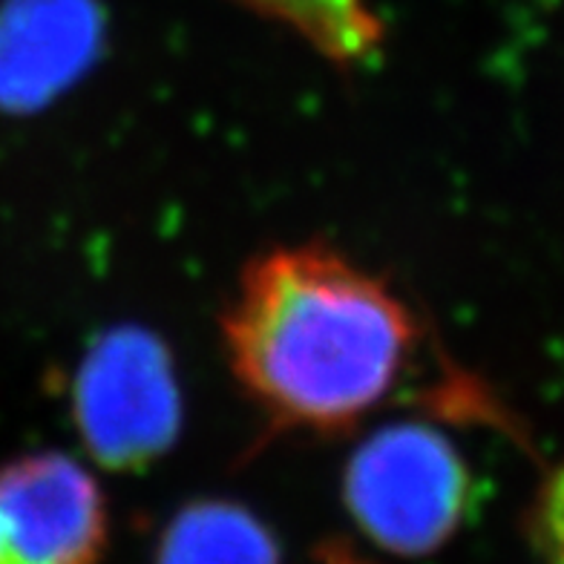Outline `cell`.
Segmentation results:
<instances>
[{"instance_id":"ba28073f","label":"cell","mask_w":564,"mask_h":564,"mask_svg":"<svg viewBox=\"0 0 564 564\" xmlns=\"http://www.w3.org/2000/svg\"><path fill=\"white\" fill-rule=\"evenodd\" d=\"M528 533L544 564H564V460L535 492Z\"/></svg>"},{"instance_id":"8992f818","label":"cell","mask_w":564,"mask_h":564,"mask_svg":"<svg viewBox=\"0 0 564 564\" xmlns=\"http://www.w3.org/2000/svg\"><path fill=\"white\" fill-rule=\"evenodd\" d=\"M156 564H280V547L246 507L194 501L164 530Z\"/></svg>"},{"instance_id":"9c48e42d","label":"cell","mask_w":564,"mask_h":564,"mask_svg":"<svg viewBox=\"0 0 564 564\" xmlns=\"http://www.w3.org/2000/svg\"><path fill=\"white\" fill-rule=\"evenodd\" d=\"M323 562L326 564H360L357 558H351L349 550L340 547V544H328V547L323 550Z\"/></svg>"},{"instance_id":"3957f363","label":"cell","mask_w":564,"mask_h":564,"mask_svg":"<svg viewBox=\"0 0 564 564\" xmlns=\"http://www.w3.org/2000/svg\"><path fill=\"white\" fill-rule=\"evenodd\" d=\"M75 430L110 469L162 458L182 426V392L171 351L153 332L116 326L84 355L73 383Z\"/></svg>"},{"instance_id":"277c9868","label":"cell","mask_w":564,"mask_h":564,"mask_svg":"<svg viewBox=\"0 0 564 564\" xmlns=\"http://www.w3.org/2000/svg\"><path fill=\"white\" fill-rule=\"evenodd\" d=\"M107 507L96 478L64 453L0 467V564H96Z\"/></svg>"},{"instance_id":"7a4b0ae2","label":"cell","mask_w":564,"mask_h":564,"mask_svg":"<svg viewBox=\"0 0 564 564\" xmlns=\"http://www.w3.org/2000/svg\"><path fill=\"white\" fill-rule=\"evenodd\" d=\"M343 496L357 528L398 556H430L460 530L473 481L464 455L430 423H389L349 458Z\"/></svg>"},{"instance_id":"6da1fadb","label":"cell","mask_w":564,"mask_h":564,"mask_svg":"<svg viewBox=\"0 0 564 564\" xmlns=\"http://www.w3.org/2000/svg\"><path fill=\"white\" fill-rule=\"evenodd\" d=\"M223 337L239 387L276 426L337 432L398 389L417 328L387 282L300 246L248 265Z\"/></svg>"},{"instance_id":"5b68a950","label":"cell","mask_w":564,"mask_h":564,"mask_svg":"<svg viewBox=\"0 0 564 564\" xmlns=\"http://www.w3.org/2000/svg\"><path fill=\"white\" fill-rule=\"evenodd\" d=\"M96 0H7L0 7V107L26 112L96 55Z\"/></svg>"},{"instance_id":"52a82bcc","label":"cell","mask_w":564,"mask_h":564,"mask_svg":"<svg viewBox=\"0 0 564 564\" xmlns=\"http://www.w3.org/2000/svg\"><path fill=\"white\" fill-rule=\"evenodd\" d=\"M257 15L297 32L340 67L366 64L383 46V21L369 0H234Z\"/></svg>"}]
</instances>
